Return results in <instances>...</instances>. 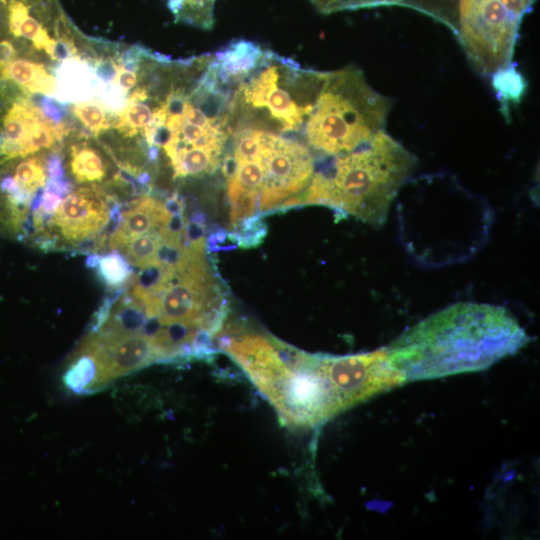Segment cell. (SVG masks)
<instances>
[{
    "mask_svg": "<svg viewBox=\"0 0 540 540\" xmlns=\"http://www.w3.org/2000/svg\"><path fill=\"white\" fill-rule=\"evenodd\" d=\"M100 278L110 287L123 286L132 278V268L123 254L112 252L96 258Z\"/></svg>",
    "mask_w": 540,
    "mask_h": 540,
    "instance_id": "obj_17",
    "label": "cell"
},
{
    "mask_svg": "<svg viewBox=\"0 0 540 540\" xmlns=\"http://www.w3.org/2000/svg\"><path fill=\"white\" fill-rule=\"evenodd\" d=\"M106 109L98 100H88L75 103L72 107L74 116L94 136L110 128L111 122L107 117Z\"/></svg>",
    "mask_w": 540,
    "mask_h": 540,
    "instance_id": "obj_18",
    "label": "cell"
},
{
    "mask_svg": "<svg viewBox=\"0 0 540 540\" xmlns=\"http://www.w3.org/2000/svg\"><path fill=\"white\" fill-rule=\"evenodd\" d=\"M391 100L375 91L354 66L325 72L303 131L325 156L349 153L384 129Z\"/></svg>",
    "mask_w": 540,
    "mask_h": 540,
    "instance_id": "obj_3",
    "label": "cell"
},
{
    "mask_svg": "<svg viewBox=\"0 0 540 540\" xmlns=\"http://www.w3.org/2000/svg\"><path fill=\"white\" fill-rule=\"evenodd\" d=\"M324 75L267 49L261 63L235 90L232 128L256 125L280 133L302 130Z\"/></svg>",
    "mask_w": 540,
    "mask_h": 540,
    "instance_id": "obj_4",
    "label": "cell"
},
{
    "mask_svg": "<svg viewBox=\"0 0 540 540\" xmlns=\"http://www.w3.org/2000/svg\"><path fill=\"white\" fill-rule=\"evenodd\" d=\"M0 1H2V0H0Z\"/></svg>",
    "mask_w": 540,
    "mask_h": 540,
    "instance_id": "obj_22",
    "label": "cell"
},
{
    "mask_svg": "<svg viewBox=\"0 0 540 540\" xmlns=\"http://www.w3.org/2000/svg\"><path fill=\"white\" fill-rule=\"evenodd\" d=\"M55 78L54 96L61 103H80L95 96L98 80L89 63L80 56L62 61Z\"/></svg>",
    "mask_w": 540,
    "mask_h": 540,
    "instance_id": "obj_11",
    "label": "cell"
},
{
    "mask_svg": "<svg viewBox=\"0 0 540 540\" xmlns=\"http://www.w3.org/2000/svg\"><path fill=\"white\" fill-rule=\"evenodd\" d=\"M7 81L26 93L54 96L56 78L38 62L15 58L0 71V82Z\"/></svg>",
    "mask_w": 540,
    "mask_h": 540,
    "instance_id": "obj_12",
    "label": "cell"
},
{
    "mask_svg": "<svg viewBox=\"0 0 540 540\" xmlns=\"http://www.w3.org/2000/svg\"><path fill=\"white\" fill-rule=\"evenodd\" d=\"M95 96L102 106L109 112L118 115L127 105V92L114 82L97 83Z\"/></svg>",
    "mask_w": 540,
    "mask_h": 540,
    "instance_id": "obj_19",
    "label": "cell"
},
{
    "mask_svg": "<svg viewBox=\"0 0 540 540\" xmlns=\"http://www.w3.org/2000/svg\"><path fill=\"white\" fill-rule=\"evenodd\" d=\"M173 213L165 203L148 195L132 201L120 215L109 241L110 247L121 250L129 240L167 227Z\"/></svg>",
    "mask_w": 540,
    "mask_h": 540,
    "instance_id": "obj_10",
    "label": "cell"
},
{
    "mask_svg": "<svg viewBox=\"0 0 540 540\" xmlns=\"http://www.w3.org/2000/svg\"><path fill=\"white\" fill-rule=\"evenodd\" d=\"M163 243L161 230H154L129 240L120 251L131 265L143 268L158 257Z\"/></svg>",
    "mask_w": 540,
    "mask_h": 540,
    "instance_id": "obj_16",
    "label": "cell"
},
{
    "mask_svg": "<svg viewBox=\"0 0 540 540\" xmlns=\"http://www.w3.org/2000/svg\"><path fill=\"white\" fill-rule=\"evenodd\" d=\"M458 37L473 68L490 76L512 61L521 18L501 0H460Z\"/></svg>",
    "mask_w": 540,
    "mask_h": 540,
    "instance_id": "obj_6",
    "label": "cell"
},
{
    "mask_svg": "<svg viewBox=\"0 0 540 540\" xmlns=\"http://www.w3.org/2000/svg\"><path fill=\"white\" fill-rule=\"evenodd\" d=\"M137 81L136 71L125 69L119 65L117 75L114 79L116 85L128 93L129 90L136 86Z\"/></svg>",
    "mask_w": 540,
    "mask_h": 540,
    "instance_id": "obj_21",
    "label": "cell"
},
{
    "mask_svg": "<svg viewBox=\"0 0 540 540\" xmlns=\"http://www.w3.org/2000/svg\"><path fill=\"white\" fill-rule=\"evenodd\" d=\"M528 341L505 307L460 302L408 328L386 350L392 366L412 382L484 370Z\"/></svg>",
    "mask_w": 540,
    "mask_h": 540,
    "instance_id": "obj_1",
    "label": "cell"
},
{
    "mask_svg": "<svg viewBox=\"0 0 540 540\" xmlns=\"http://www.w3.org/2000/svg\"><path fill=\"white\" fill-rule=\"evenodd\" d=\"M69 170L79 184L100 183L107 175V164L98 150L86 143L73 145L69 152Z\"/></svg>",
    "mask_w": 540,
    "mask_h": 540,
    "instance_id": "obj_14",
    "label": "cell"
},
{
    "mask_svg": "<svg viewBox=\"0 0 540 540\" xmlns=\"http://www.w3.org/2000/svg\"><path fill=\"white\" fill-rule=\"evenodd\" d=\"M90 67L99 82L111 83L117 75L119 64L111 56H102L93 60Z\"/></svg>",
    "mask_w": 540,
    "mask_h": 540,
    "instance_id": "obj_20",
    "label": "cell"
},
{
    "mask_svg": "<svg viewBox=\"0 0 540 540\" xmlns=\"http://www.w3.org/2000/svg\"><path fill=\"white\" fill-rule=\"evenodd\" d=\"M216 0H167V6L176 22L202 29L214 26Z\"/></svg>",
    "mask_w": 540,
    "mask_h": 540,
    "instance_id": "obj_15",
    "label": "cell"
},
{
    "mask_svg": "<svg viewBox=\"0 0 540 540\" xmlns=\"http://www.w3.org/2000/svg\"><path fill=\"white\" fill-rule=\"evenodd\" d=\"M315 169L302 203L320 204L382 225L417 158L385 129L357 149Z\"/></svg>",
    "mask_w": 540,
    "mask_h": 540,
    "instance_id": "obj_2",
    "label": "cell"
},
{
    "mask_svg": "<svg viewBox=\"0 0 540 540\" xmlns=\"http://www.w3.org/2000/svg\"><path fill=\"white\" fill-rule=\"evenodd\" d=\"M113 216L108 197L97 186L70 191L52 212L47 226L55 241L78 246L92 240L108 226Z\"/></svg>",
    "mask_w": 540,
    "mask_h": 540,
    "instance_id": "obj_8",
    "label": "cell"
},
{
    "mask_svg": "<svg viewBox=\"0 0 540 540\" xmlns=\"http://www.w3.org/2000/svg\"><path fill=\"white\" fill-rule=\"evenodd\" d=\"M267 49L246 39H235L214 54H210L208 68L219 84L236 90L261 63Z\"/></svg>",
    "mask_w": 540,
    "mask_h": 540,
    "instance_id": "obj_9",
    "label": "cell"
},
{
    "mask_svg": "<svg viewBox=\"0 0 540 540\" xmlns=\"http://www.w3.org/2000/svg\"><path fill=\"white\" fill-rule=\"evenodd\" d=\"M224 307L204 248L195 250L158 297L156 319L160 327L188 326L210 335L222 324Z\"/></svg>",
    "mask_w": 540,
    "mask_h": 540,
    "instance_id": "obj_5",
    "label": "cell"
},
{
    "mask_svg": "<svg viewBox=\"0 0 540 540\" xmlns=\"http://www.w3.org/2000/svg\"><path fill=\"white\" fill-rule=\"evenodd\" d=\"M258 153L264 172L259 210L284 204L286 199L289 201L284 206L299 204L300 200L293 197L307 190L315 171L309 148L261 127Z\"/></svg>",
    "mask_w": 540,
    "mask_h": 540,
    "instance_id": "obj_7",
    "label": "cell"
},
{
    "mask_svg": "<svg viewBox=\"0 0 540 540\" xmlns=\"http://www.w3.org/2000/svg\"><path fill=\"white\" fill-rule=\"evenodd\" d=\"M490 76L492 87L500 102V110L509 121L511 106L520 104L527 91V80L512 62Z\"/></svg>",
    "mask_w": 540,
    "mask_h": 540,
    "instance_id": "obj_13",
    "label": "cell"
}]
</instances>
